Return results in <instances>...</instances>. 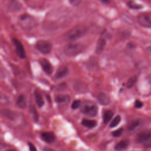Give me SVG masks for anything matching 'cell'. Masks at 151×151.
Instances as JSON below:
<instances>
[{
    "label": "cell",
    "mask_w": 151,
    "mask_h": 151,
    "mask_svg": "<svg viewBox=\"0 0 151 151\" xmlns=\"http://www.w3.org/2000/svg\"><path fill=\"white\" fill-rule=\"evenodd\" d=\"M69 73V68L66 66L59 67L57 70L54 77L56 79H60L66 77Z\"/></svg>",
    "instance_id": "11"
},
{
    "label": "cell",
    "mask_w": 151,
    "mask_h": 151,
    "mask_svg": "<svg viewBox=\"0 0 151 151\" xmlns=\"http://www.w3.org/2000/svg\"><path fill=\"white\" fill-rule=\"evenodd\" d=\"M123 132V128H119L118 129H117L116 130L113 131L112 132V136L113 137H115V138H118L121 136Z\"/></svg>",
    "instance_id": "28"
},
{
    "label": "cell",
    "mask_w": 151,
    "mask_h": 151,
    "mask_svg": "<svg viewBox=\"0 0 151 151\" xmlns=\"http://www.w3.org/2000/svg\"><path fill=\"white\" fill-rule=\"evenodd\" d=\"M1 115L4 117L11 121H14L19 116L18 113L7 109L1 110Z\"/></svg>",
    "instance_id": "10"
},
{
    "label": "cell",
    "mask_w": 151,
    "mask_h": 151,
    "mask_svg": "<svg viewBox=\"0 0 151 151\" xmlns=\"http://www.w3.org/2000/svg\"><path fill=\"white\" fill-rule=\"evenodd\" d=\"M21 7V4L17 1H11L8 4V10L11 12H16L20 10Z\"/></svg>",
    "instance_id": "17"
},
{
    "label": "cell",
    "mask_w": 151,
    "mask_h": 151,
    "mask_svg": "<svg viewBox=\"0 0 151 151\" xmlns=\"http://www.w3.org/2000/svg\"><path fill=\"white\" fill-rule=\"evenodd\" d=\"M69 3L72 6H76L79 5L82 3V1H80V0H71V1H69Z\"/></svg>",
    "instance_id": "31"
},
{
    "label": "cell",
    "mask_w": 151,
    "mask_h": 151,
    "mask_svg": "<svg viewBox=\"0 0 151 151\" xmlns=\"http://www.w3.org/2000/svg\"><path fill=\"white\" fill-rule=\"evenodd\" d=\"M18 22L20 26L25 30H31L37 25L35 19L26 13L23 14L19 17Z\"/></svg>",
    "instance_id": "3"
},
{
    "label": "cell",
    "mask_w": 151,
    "mask_h": 151,
    "mask_svg": "<svg viewBox=\"0 0 151 151\" xmlns=\"http://www.w3.org/2000/svg\"><path fill=\"white\" fill-rule=\"evenodd\" d=\"M137 21L141 26L151 28V12L141 14L138 17Z\"/></svg>",
    "instance_id": "7"
},
{
    "label": "cell",
    "mask_w": 151,
    "mask_h": 151,
    "mask_svg": "<svg viewBox=\"0 0 151 151\" xmlns=\"http://www.w3.org/2000/svg\"><path fill=\"white\" fill-rule=\"evenodd\" d=\"M70 100V97L67 95H57L55 97V102L57 103H67Z\"/></svg>",
    "instance_id": "24"
},
{
    "label": "cell",
    "mask_w": 151,
    "mask_h": 151,
    "mask_svg": "<svg viewBox=\"0 0 151 151\" xmlns=\"http://www.w3.org/2000/svg\"><path fill=\"white\" fill-rule=\"evenodd\" d=\"M88 31L87 27L83 25H78L67 31L64 35L66 42L73 43L83 37Z\"/></svg>",
    "instance_id": "1"
},
{
    "label": "cell",
    "mask_w": 151,
    "mask_h": 151,
    "mask_svg": "<svg viewBox=\"0 0 151 151\" xmlns=\"http://www.w3.org/2000/svg\"><path fill=\"white\" fill-rule=\"evenodd\" d=\"M17 104L21 109H25L27 107V100L23 94L18 96L17 99Z\"/></svg>",
    "instance_id": "19"
},
{
    "label": "cell",
    "mask_w": 151,
    "mask_h": 151,
    "mask_svg": "<svg viewBox=\"0 0 151 151\" xmlns=\"http://www.w3.org/2000/svg\"><path fill=\"white\" fill-rule=\"evenodd\" d=\"M34 46L36 50L44 54H48L52 49L51 44L49 42L44 40L37 41Z\"/></svg>",
    "instance_id": "6"
},
{
    "label": "cell",
    "mask_w": 151,
    "mask_h": 151,
    "mask_svg": "<svg viewBox=\"0 0 151 151\" xmlns=\"http://www.w3.org/2000/svg\"><path fill=\"white\" fill-rule=\"evenodd\" d=\"M43 151H55V150L48 147H44L43 149Z\"/></svg>",
    "instance_id": "34"
},
{
    "label": "cell",
    "mask_w": 151,
    "mask_h": 151,
    "mask_svg": "<svg viewBox=\"0 0 151 151\" xmlns=\"http://www.w3.org/2000/svg\"><path fill=\"white\" fill-rule=\"evenodd\" d=\"M106 45V40L105 38L103 37H101L100 38H99L96 47V50H95L96 53L98 54H101L103 51Z\"/></svg>",
    "instance_id": "15"
},
{
    "label": "cell",
    "mask_w": 151,
    "mask_h": 151,
    "mask_svg": "<svg viewBox=\"0 0 151 151\" xmlns=\"http://www.w3.org/2000/svg\"><path fill=\"white\" fill-rule=\"evenodd\" d=\"M12 42L15 47V50L19 57L22 59H25L26 57V54L24 46H23L21 42L17 39H16V38H13L12 39Z\"/></svg>",
    "instance_id": "8"
},
{
    "label": "cell",
    "mask_w": 151,
    "mask_h": 151,
    "mask_svg": "<svg viewBox=\"0 0 151 151\" xmlns=\"http://www.w3.org/2000/svg\"><path fill=\"white\" fill-rule=\"evenodd\" d=\"M81 105H82L81 101L80 100H76L73 101V103H71V107L73 110H75V109H77L78 108H79Z\"/></svg>",
    "instance_id": "29"
},
{
    "label": "cell",
    "mask_w": 151,
    "mask_h": 151,
    "mask_svg": "<svg viewBox=\"0 0 151 151\" xmlns=\"http://www.w3.org/2000/svg\"><path fill=\"white\" fill-rule=\"evenodd\" d=\"M100 2H102L103 3H110L109 1H106V0H104V1H100Z\"/></svg>",
    "instance_id": "35"
},
{
    "label": "cell",
    "mask_w": 151,
    "mask_h": 151,
    "mask_svg": "<svg viewBox=\"0 0 151 151\" xmlns=\"http://www.w3.org/2000/svg\"><path fill=\"white\" fill-rule=\"evenodd\" d=\"M82 125L87 128H93L94 127H96L97 125V122L93 120H89V119H84L82 121Z\"/></svg>",
    "instance_id": "23"
},
{
    "label": "cell",
    "mask_w": 151,
    "mask_h": 151,
    "mask_svg": "<svg viewBox=\"0 0 151 151\" xmlns=\"http://www.w3.org/2000/svg\"><path fill=\"white\" fill-rule=\"evenodd\" d=\"M80 111L86 116L93 118L98 115V107L95 103L90 100H85L81 105Z\"/></svg>",
    "instance_id": "2"
},
{
    "label": "cell",
    "mask_w": 151,
    "mask_h": 151,
    "mask_svg": "<svg viewBox=\"0 0 151 151\" xmlns=\"http://www.w3.org/2000/svg\"><path fill=\"white\" fill-rule=\"evenodd\" d=\"M34 98L35 100L36 104L39 107H42L44 106V100L43 99V97L42 96V93L37 90H35L34 91Z\"/></svg>",
    "instance_id": "16"
},
{
    "label": "cell",
    "mask_w": 151,
    "mask_h": 151,
    "mask_svg": "<svg viewBox=\"0 0 151 151\" xmlns=\"http://www.w3.org/2000/svg\"><path fill=\"white\" fill-rule=\"evenodd\" d=\"M142 122L139 119L132 121L127 126V130L130 134H134L138 131L142 126Z\"/></svg>",
    "instance_id": "9"
},
{
    "label": "cell",
    "mask_w": 151,
    "mask_h": 151,
    "mask_svg": "<svg viewBox=\"0 0 151 151\" xmlns=\"http://www.w3.org/2000/svg\"><path fill=\"white\" fill-rule=\"evenodd\" d=\"M30 114L34 122H37L38 121H39V113H38V112L34 105H31L30 106Z\"/></svg>",
    "instance_id": "21"
},
{
    "label": "cell",
    "mask_w": 151,
    "mask_h": 151,
    "mask_svg": "<svg viewBox=\"0 0 151 151\" xmlns=\"http://www.w3.org/2000/svg\"><path fill=\"white\" fill-rule=\"evenodd\" d=\"M127 6L131 9L134 10H140L143 8V6L141 4H137L133 1H129L127 3Z\"/></svg>",
    "instance_id": "27"
},
{
    "label": "cell",
    "mask_w": 151,
    "mask_h": 151,
    "mask_svg": "<svg viewBox=\"0 0 151 151\" xmlns=\"http://www.w3.org/2000/svg\"><path fill=\"white\" fill-rule=\"evenodd\" d=\"M28 145L30 149V151H37L35 146L31 142H28Z\"/></svg>",
    "instance_id": "32"
},
{
    "label": "cell",
    "mask_w": 151,
    "mask_h": 151,
    "mask_svg": "<svg viewBox=\"0 0 151 151\" xmlns=\"http://www.w3.org/2000/svg\"><path fill=\"white\" fill-rule=\"evenodd\" d=\"M40 65L44 71L47 74H51L53 72V68L50 63L45 59H42L40 61Z\"/></svg>",
    "instance_id": "13"
},
{
    "label": "cell",
    "mask_w": 151,
    "mask_h": 151,
    "mask_svg": "<svg viewBox=\"0 0 151 151\" xmlns=\"http://www.w3.org/2000/svg\"><path fill=\"white\" fill-rule=\"evenodd\" d=\"M121 117L119 115L116 116V117L114 118L112 120V121L111 122L110 124V128H113V127H115L116 126H117L121 122Z\"/></svg>",
    "instance_id": "26"
},
{
    "label": "cell",
    "mask_w": 151,
    "mask_h": 151,
    "mask_svg": "<svg viewBox=\"0 0 151 151\" xmlns=\"http://www.w3.org/2000/svg\"><path fill=\"white\" fill-rule=\"evenodd\" d=\"M146 53H148V54H149V55H151V46L148 47L146 49Z\"/></svg>",
    "instance_id": "33"
},
{
    "label": "cell",
    "mask_w": 151,
    "mask_h": 151,
    "mask_svg": "<svg viewBox=\"0 0 151 151\" xmlns=\"http://www.w3.org/2000/svg\"><path fill=\"white\" fill-rule=\"evenodd\" d=\"M6 151H14V150H6Z\"/></svg>",
    "instance_id": "36"
},
{
    "label": "cell",
    "mask_w": 151,
    "mask_h": 151,
    "mask_svg": "<svg viewBox=\"0 0 151 151\" xmlns=\"http://www.w3.org/2000/svg\"><path fill=\"white\" fill-rule=\"evenodd\" d=\"M143 106V103L139 100H136L135 102V107L136 108V109H140L141 107H142Z\"/></svg>",
    "instance_id": "30"
},
{
    "label": "cell",
    "mask_w": 151,
    "mask_h": 151,
    "mask_svg": "<svg viewBox=\"0 0 151 151\" xmlns=\"http://www.w3.org/2000/svg\"><path fill=\"white\" fill-rule=\"evenodd\" d=\"M73 87L75 91L78 92H85L87 90V86L80 82H76L73 85Z\"/></svg>",
    "instance_id": "20"
},
{
    "label": "cell",
    "mask_w": 151,
    "mask_h": 151,
    "mask_svg": "<svg viewBox=\"0 0 151 151\" xmlns=\"http://www.w3.org/2000/svg\"><path fill=\"white\" fill-rule=\"evenodd\" d=\"M136 142L145 148H151V130H144L137 135L135 138Z\"/></svg>",
    "instance_id": "4"
},
{
    "label": "cell",
    "mask_w": 151,
    "mask_h": 151,
    "mask_svg": "<svg viewBox=\"0 0 151 151\" xmlns=\"http://www.w3.org/2000/svg\"><path fill=\"white\" fill-rule=\"evenodd\" d=\"M129 144V140L127 139L122 140L116 144L115 146V149L117 151H121L126 149L128 146Z\"/></svg>",
    "instance_id": "18"
},
{
    "label": "cell",
    "mask_w": 151,
    "mask_h": 151,
    "mask_svg": "<svg viewBox=\"0 0 151 151\" xmlns=\"http://www.w3.org/2000/svg\"><path fill=\"white\" fill-rule=\"evenodd\" d=\"M137 81V77L136 76H133L130 77L127 82V83H126V86H127V88H131L133 87L134 86V85L136 83Z\"/></svg>",
    "instance_id": "25"
},
{
    "label": "cell",
    "mask_w": 151,
    "mask_h": 151,
    "mask_svg": "<svg viewBox=\"0 0 151 151\" xmlns=\"http://www.w3.org/2000/svg\"><path fill=\"white\" fill-rule=\"evenodd\" d=\"M98 102L103 106H107L110 103V99L105 93L100 92L98 94L97 96Z\"/></svg>",
    "instance_id": "14"
},
{
    "label": "cell",
    "mask_w": 151,
    "mask_h": 151,
    "mask_svg": "<svg viewBox=\"0 0 151 151\" xmlns=\"http://www.w3.org/2000/svg\"><path fill=\"white\" fill-rule=\"evenodd\" d=\"M113 111L111 110H106L103 113V121L104 123L107 124L109 123V122L112 119L113 116Z\"/></svg>",
    "instance_id": "22"
},
{
    "label": "cell",
    "mask_w": 151,
    "mask_h": 151,
    "mask_svg": "<svg viewBox=\"0 0 151 151\" xmlns=\"http://www.w3.org/2000/svg\"><path fill=\"white\" fill-rule=\"evenodd\" d=\"M83 47L81 44L70 43L65 46L64 53L68 56L73 57L82 53L83 50Z\"/></svg>",
    "instance_id": "5"
},
{
    "label": "cell",
    "mask_w": 151,
    "mask_h": 151,
    "mask_svg": "<svg viewBox=\"0 0 151 151\" xmlns=\"http://www.w3.org/2000/svg\"><path fill=\"white\" fill-rule=\"evenodd\" d=\"M42 139L47 143H53L55 140V135L53 132H44L41 134Z\"/></svg>",
    "instance_id": "12"
}]
</instances>
